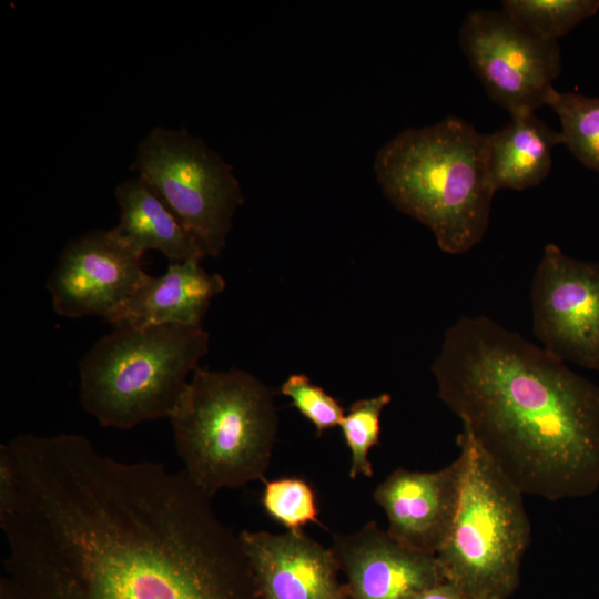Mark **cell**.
Wrapping results in <instances>:
<instances>
[{"label": "cell", "mask_w": 599, "mask_h": 599, "mask_svg": "<svg viewBox=\"0 0 599 599\" xmlns=\"http://www.w3.org/2000/svg\"><path fill=\"white\" fill-rule=\"evenodd\" d=\"M4 576L23 599H262L236 535L182 470L78 434H24L0 468Z\"/></svg>", "instance_id": "obj_1"}, {"label": "cell", "mask_w": 599, "mask_h": 599, "mask_svg": "<svg viewBox=\"0 0 599 599\" xmlns=\"http://www.w3.org/2000/svg\"><path fill=\"white\" fill-rule=\"evenodd\" d=\"M432 372L440 400L525 495L598 490V385L487 316L449 326Z\"/></svg>", "instance_id": "obj_2"}, {"label": "cell", "mask_w": 599, "mask_h": 599, "mask_svg": "<svg viewBox=\"0 0 599 599\" xmlns=\"http://www.w3.org/2000/svg\"><path fill=\"white\" fill-rule=\"evenodd\" d=\"M374 172L388 201L428 227L441 251L461 254L484 237L496 193L488 134L463 119L403 130L378 150Z\"/></svg>", "instance_id": "obj_3"}, {"label": "cell", "mask_w": 599, "mask_h": 599, "mask_svg": "<svg viewBox=\"0 0 599 599\" xmlns=\"http://www.w3.org/2000/svg\"><path fill=\"white\" fill-rule=\"evenodd\" d=\"M169 419L183 471L210 497L265 480L278 415L273 389L253 374L197 367Z\"/></svg>", "instance_id": "obj_4"}, {"label": "cell", "mask_w": 599, "mask_h": 599, "mask_svg": "<svg viewBox=\"0 0 599 599\" xmlns=\"http://www.w3.org/2000/svg\"><path fill=\"white\" fill-rule=\"evenodd\" d=\"M209 347L202 326H114L79 364L81 405L118 429L169 418Z\"/></svg>", "instance_id": "obj_5"}, {"label": "cell", "mask_w": 599, "mask_h": 599, "mask_svg": "<svg viewBox=\"0 0 599 599\" xmlns=\"http://www.w3.org/2000/svg\"><path fill=\"white\" fill-rule=\"evenodd\" d=\"M465 459L456 516L436 558L445 581L467 599H507L520 583L531 526L525 494L464 429L457 437Z\"/></svg>", "instance_id": "obj_6"}, {"label": "cell", "mask_w": 599, "mask_h": 599, "mask_svg": "<svg viewBox=\"0 0 599 599\" xmlns=\"http://www.w3.org/2000/svg\"><path fill=\"white\" fill-rule=\"evenodd\" d=\"M132 170L138 172L205 256L226 246L234 214L244 202L230 164L185 129H152L140 142Z\"/></svg>", "instance_id": "obj_7"}, {"label": "cell", "mask_w": 599, "mask_h": 599, "mask_svg": "<svg viewBox=\"0 0 599 599\" xmlns=\"http://www.w3.org/2000/svg\"><path fill=\"white\" fill-rule=\"evenodd\" d=\"M459 45L490 99L510 114L547 105L561 72L558 41L532 33L502 10H475L460 26Z\"/></svg>", "instance_id": "obj_8"}, {"label": "cell", "mask_w": 599, "mask_h": 599, "mask_svg": "<svg viewBox=\"0 0 599 599\" xmlns=\"http://www.w3.org/2000/svg\"><path fill=\"white\" fill-rule=\"evenodd\" d=\"M532 331L564 363L599 370V264L545 246L530 290Z\"/></svg>", "instance_id": "obj_9"}, {"label": "cell", "mask_w": 599, "mask_h": 599, "mask_svg": "<svg viewBox=\"0 0 599 599\" xmlns=\"http://www.w3.org/2000/svg\"><path fill=\"white\" fill-rule=\"evenodd\" d=\"M148 276L142 257L110 230H93L65 245L47 281V290L58 315L99 316L112 324Z\"/></svg>", "instance_id": "obj_10"}, {"label": "cell", "mask_w": 599, "mask_h": 599, "mask_svg": "<svg viewBox=\"0 0 599 599\" xmlns=\"http://www.w3.org/2000/svg\"><path fill=\"white\" fill-rule=\"evenodd\" d=\"M464 456L435 471L397 468L373 493L388 520V534L403 545L437 555L456 516Z\"/></svg>", "instance_id": "obj_11"}, {"label": "cell", "mask_w": 599, "mask_h": 599, "mask_svg": "<svg viewBox=\"0 0 599 599\" xmlns=\"http://www.w3.org/2000/svg\"><path fill=\"white\" fill-rule=\"evenodd\" d=\"M333 539L351 599H406L444 581L436 555L403 545L375 521Z\"/></svg>", "instance_id": "obj_12"}, {"label": "cell", "mask_w": 599, "mask_h": 599, "mask_svg": "<svg viewBox=\"0 0 599 599\" xmlns=\"http://www.w3.org/2000/svg\"><path fill=\"white\" fill-rule=\"evenodd\" d=\"M238 535L262 599H351L334 550L303 531Z\"/></svg>", "instance_id": "obj_13"}, {"label": "cell", "mask_w": 599, "mask_h": 599, "mask_svg": "<svg viewBox=\"0 0 599 599\" xmlns=\"http://www.w3.org/2000/svg\"><path fill=\"white\" fill-rule=\"evenodd\" d=\"M200 262H171L163 275H149L116 314L112 325L202 326L212 298L224 291L225 280L217 273H209Z\"/></svg>", "instance_id": "obj_14"}, {"label": "cell", "mask_w": 599, "mask_h": 599, "mask_svg": "<svg viewBox=\"0 0 599 599\" xmlns=\"http://www.w3.org/2000/svg\"><path fill=\"white\" fill-rule=\"evenodd\" d=\"M120 207L119 223L111 233L142 257L156 250L171 262L202 260L205 254L151 187L139 176L115 187Z\"/></svg>", "instance_id": "obj_15"}, {"label": "cell", "mask_w": 599, "mask_h": 599, "mask_svg": "<svg viewBox=\"0 0 599 599\" xmlns=\"http://www.w3.org/2000/svg\"><path fill=\"white\" fill-rule=\"evenodd\" d=\"M561 135L531 111L511 114L510 122L488 134V171L494 190L538 185L551 169V152Z\"/></svg>", "instance_id": "obj_16"}, {"label": "cell", "mask_w": 599, "mask_h": 599, "mask_svg": "<svg viewBox=\"0 0 599 599\" xmlns=\"http://www.w3.org/2000/svg\"><path fill=\"white\" fill-rule=\"evenodd\" d=\"M547 105L560 120L561 144L582 165L599 173V98L555 89Z\"/></svg>", "instance_id": "obj_17"}, {"label": "cell", "mask_w": 599, "mask_h": 599, "mask_svg": "<svg viewBox=\"0 0 599 599\" xmlns=\"http://www.w3.org/2000/svg\"><path fill=\"white\" fill-rule=\"evenodd\" d=\"M599 10V0H506L502 11L532 33L558 41Z\"/></svg>", "instance_id": "obj_18"}, {"label": "cell", "mask_w": 599, "mask_h": 599, "mask_svg": "<svg viewBox=\"0 0 599 599\" xmlns=\"http://www.w3.org/2000/svg\"><path fill=\"white\" fill-rule=\"evenodd\" d=\"M390 400L388 393L362 398L353 403L345 414L339 427L351 453L349 478L355 479L358 475L373 477L368 455L379 443L382 413Z\"/></svg>", "instance_id": "obj_19"}, {"label": "cell", "mask_w": 599, "mask_h": 599, "mask_svg": "<svg viewBox=\"0 0 599 599\" xmlns=\"http://www.w3.org/2000/svg\"><path fill=\"white\" fill-rule=\"evenodd\" d=\"M261 502L265 512L287 531L300 532L308 524L322 525L314 488L300 477L264 480Z\"/></svg>", "instance_id": "obj_20"}, {"label": "cell", "mask_w": 599, "mask_h": 599, "mask_svg": "<svg viewBox=\"0 0 599 599\" xmlns=\"http://www.w3.org/2000/svg\"><path fill=\"white\" fill-rule=\"evenodd\" d=\"M280 392L313 424L318 436L339 426L345 416L339 403L304 374L290 375L281 385Z\"/></svg>", "instance_id": "obj_21"}, {"label": "cell", "mask_w": 599, "mask_h": 599, "mask_svg": "<svg viewBox=\"0 0 599 599\" xmlns=\"http://www.w3.org/2000/svg\"><path fill=\"white\" fill-rule=\"evenodd\" d=\"M406 599H467L457 587L448 581H441L430 588L413 593Z\"/></svg>", "instance_id": "obj_22"}, {"label": "cell", "mask_w": 599, "mask_h": 599, "mask_svg": "<svg viewBox=\"0 0 599 599\" xmlns=\"http://www.w3.org/2000/svg\"><path fill=\"white\" fill-rule=\"evenodd\" d=\"M0 599H23L4 575L0 578Z\"/></svg>", "instance_id": "obj_23"}, {"label": "cell", "mask_w": 599, "mask_h": 599, "mask_svg": "<svg viewBox=\"0 0 599 599\" xmlns=\"http://www.w3.org/2000/svg\"><path fill=\"white\" fill-rule=\"evenodd\" d=\"M479 599H496V598H479Z\"/></svg>", "instance_id": "obj_24"}]
</instances>
